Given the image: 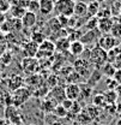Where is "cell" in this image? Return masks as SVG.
Masks as SVG:
<instances>
[{"instance_id": "cell-1", "label": "cell", "mask_w": 121, "mask_h": 125, "mask_svg": "<svg viewBox=\"0 0 121 125\" xmlns=\"http://www.w3.org/2000/svg\"><path fill=\"white\" fill-rule=\"evenodd\" d=\"M89 62H90V64L92 66H95V69L101 70L108 62V53L104 49H102L100 46L96 45L92 49H90Z\"/></svg>"}, {"instance_id": "cell-2", "label": "cell", "mask_w": 121, "mask_h": 125, "mask_svg": "<svg viewBox=\"0 0 121 125\" xmlns=\"http://www.w3.org/2000/svg\"><path fill=\"white\" fill-rule=\"evenodd\" d=\"M74 5L76 2L73 0H58L54 4V12L56 16L70 18L74 15Z\"/></svg>"}, {"instance_id": "cell-3", "label": "cell", "mask_w": 121, "mask_h": 125, "mask_svg": "<svg viewBox=\"0 0 121 125\" xmlns=\"http://www.w3.org/2000/svg\"><path fill=\"white\" fill-rule=\"evenodd\" d=\"M31 96H32V90L30 88H28L27 85H24L12 93V105L18 108V107L23 106Z\"/></svg>"}, {"instance_id": "cell-4", "label": "cell", "mask_w": 121, "mask_h": 125, "mask_svg": "<svg viewBox=\"0 0 121 125\" xmlns=\"http://www.w3.org/2000/svg\"><path fill=\"white\" fill-rule=\"evenodd\" d=\"M56 48H55V43L50 40H46L41 45H38V49H37V54L36 58L38 60H43V59H48L52 58L53 54L55 53Z\"/></svg>"}, {"instance_id": "cell-5", "label": "cell", "mask_w": 121, "mask_h": 125, "mask_svg": "<svg viewBox=\"0 0 121 125\" xmlns=\"http://www.w3.org/2000/svg\"><path fill=\"white\" fill-rule=\"evenodd\" d=\"M20 65H22V70L28 76L36 75L41 69V62L37 58H23Z\"/></svg>"}, {"instance_id": "cell-6", "label": "cell", "mask_w": 121, "mask_h": 125, "mask_svg": "<svg viewBox=\"0 0 121 125\" xmlns=\"http://www.w3.org/2000/svg\"><path fill=\"white\" fill-rule=\"evenodd\" d=\"M5 120L7 124L12 125H20L22 124V117L18 108L11 105V106H6L5 107Z\"/></svg>"}, {"instance_id": "cell-7", "label": "cell", "mask_w": 121, "mask_h": 125, "mask_svg": "<svg viewBox=\"0 0 121 125\" xmlns=\"http://www.w3.org/2000/svg\"><path fill=\"white\" fill-rule=\"evenodd\" d=\"M118 45V41H116V39H115V36H113V35H101V37L98 39V41H97V46H100L102 49H104L106 52H109L110 49H113V48H115Z\"/></svg>"}, {"instance_id": "cell-8", "label": "cell", "mask_w": 121, "mask_h": 125, "mask_svg": "<svg viewBox=\"0 0 121 125\" xmlns=\"http://www.w3.org/2000/svg\"><path fill=\"white\" fill-rule=\"evenodd\" d=\"M90 66L91 64L89 60L86 59H83V58H78L74 64H73V70L76 71L77 73H79L82 77H85V76H90Z\"/></svg>"}, {"instance_id": "cell-9", "label": "cell", "mask_w": 121, "mask_h": 125, "mask_svg": "<svg viewBox=\"0 0 121 125\" xmlns=\"http://www.w3.org/2000/svg\"><path fill=\"white\" fill-rule=\"evenodd\" d=\"M47 97L50 99V100H53L55 104H59V105H60L61 102L66 99V95H65V87H61V85L54 87L53 89L49 90Z\"/></svg>"}, {"instance_id": "cell-10", "label": "cell", "mask_w": 121, "mask_h": 125, "mask_svg": "<svg viewBox=\"0 0 121 125\" xmlns=\"http://www.w3.org/2000/svg\"><path fill=\"white\" fill-rule=\"evenodd\" d=\"M65 95H66L67 100L78 101L79 96H80V87H79V84L68 83L67 85H65Z\"/></svg>"}, {"instance_id": "cell-11", "label": "cell", "mask_w": 121, "mask_h": 125, "mask_svg": "<svg viewBox=\"0 0 121 125\" xmlns=\"http://www.w3.org/2000/svg\"><path fill=\"white\" fill-rule=\"evenodd\" d=\"M25 83H24V78L22 77L20 75H12L11 77L7 78V83H6V87L9 89V92L13 93L15 90L24 87Z\"/></svg>"}, {"instance_id": "cell-12", "label": "cell", "mask_w": 121, "mask_h": 125, "mask_svg": "<svg viewBox=\"0 0 121 125\" xmlns=\"http://www.w3.org/2000/svg\"><path fill=\"white\" fill-rule=\"evenodd\" d=\"M100 37H101V31L98 29H93V30H88L85 34H82L79 41L85 46V45L93 43L95 41H98Z\"/></svg>"}, {"instance_id": "cell-13", "label": "cell", "mask_w": 121, "mask_h": 125, "mask_svg": "<svg viewBox=\"0 0 121 125\" xmlns=\"http://www.w3.org/2000/svg\"><path fill=\"white\" fill-rule=\"evenodd\" d=\"M37 49H38V45H36L31 40L24 42L22 45V52H23V54H24L25 58H36Z\"/></svg>"}, {"instance_id": "cell-14", "label": "cell", "mask_w": 121, "mask_h": 125, "mask_svg": "<svg viewBox=\"0 0 121 125\" xmlns=\"http://www.w3.org/2000/svg\"><path fill=\"white\" fill-rule=\"evenodd\" d=\"M24 83L27 87H29L31 90L32 89H37L38 87L43 85L45 84V78L42 77L41 75H31V76H28V77L24 79Z\"/></svg>"}, {"instance_id": "cell-15", "label": "cell", "mask_w": 121, "mask_h": 125, "mask_svg": "<svg viewBox=\"0 0 121 125\" xmlns=\"http://www.w3.org/2000/svg\"><path fill=\"white\" fill-rule=\"evenodd\" d=\"M20 22H22L23 28L30 29V28L36 25V23H37V16H36V13H34V12L27 11L25 15L23 16V18L20 19Z\"/></svg>"}, {"instance_id": "cell-16", "label": "cell", "mask_w": 121, "mask_h": 125, "mask_svg": "<svg viewBox=\"0 0 121 125\" xmlns=\"http://www.w3.org/2000/svg\"><path fill=\"white\" fill-rule=\"evenodd\" d=\"M40 13L42 16H48L54 12V1L53 0H38Z\"/></svg>"}, {"instance_id": "cell-17", "label": "cell", "mask_w": 121, "mask_h": 125, "mask_svg": "<svg viewBox=\"0 0 121 125\" xmlns=\"http://www.w3.org/2000/svg\"><path fill=\"white\" fill-rule=\"evenodd\" d=\"M68 51H70V53H71L72 55H74V57H79V55H82V54L84 53V51H85V46H84L79 40H76V41H72V42H71Z\"/></svg>"}, {"instance_id": "cell-18", "label": "cell", "mask_w": 121, "mask_h": 125, "mask_svg": "<svg viewBox=\"0 0 121 125\" xmlns=\"http://www.w3.org/2000/svg\"><path fill=\"white\" fill-rule=\"evenodd\" d=\"M114 24H113V21L110 18H98V25H97V29L101 31V32H109V31L113 29Z\"/></svg>"}, {"instance_id": "cell-19", "label": "cell", "mask_w": 121, "mask_h": 125, "mask_svg": "<svg viewBox=\"0 0 121 125\" xmlns=\"http://www.w3.org/2000/svg\"><path fill=\"white\" fill-rule=\"evenodd\" d=\"M9 11H10V13L12 16V18L22 19L23 16L25 15V12H27V9H24V7L17 5V4H12V5L10 6V10H9Z\"/></svg>"}, {"instance_id": "cell-20", "label": "cell", "mask_w": 121, "mask_h": 125, "mask_svg": "<svg viewBox=\"0 0 121 125\" xmlns=\"http://www.w3.org/2000/svg\"><path fill=\"white\" fill-rule=\"evenodd\" d=\"M88 15V4L84 1H77L74 5V16L78 18L85 17Z\"/></svg>"}, {"instance_id": "cell-21", "label": "cell", "mask_w": 121, "mask_h": 125, "mask_svg": "<svg viewBox=\"0 0 121 125\" xmlns=\"http://www.w3.org/2000/svg\"><path fill=\"white\" fill-rule=\"evenodd\" d=\"M71 45V41L68 40V37H60L56 42H55V48L59 52H67Z\"/></svg>"}, {"instance_id": "cell-22", "label": "cell", "mask_w": 121, "mask_h": 125, "mask_svg": "<svg viewBox=\"0 0 121 125\" xmlns=\"http://www.w3.org/2000/svg\"><path fill=\"white\" fill-rule=\"evenodd\" d=\"M98 11H100V4H98L96 0L90 1V2L88 4V17L91 18V17L97 16Z\"/></svg>"}, {"instance_id": "cell-23", "label": "cell", "mask_w": 121, "mask_h": 125, "mask_svg": "<svg viewBox=\"0 0 121 125\" xmlns=\"http://www.w3.org/2000/svg\"><path fill=\"white\" fill-rule=\"evenodd\" d=\"M115 71H116V69H115V66H114L112 62H107L106 65L101 69L102 75H106L108 78L113 77V76H114V73H115Z\"/></svg>"}, {"instance_id": "cell-24", "label": "cell", "mask_w": 121, "mask_h": 125, "mask_svg": "<svg viewBox=\"0 0 121 125\" xmlns=\"http://www.w3.org/2000/svg\"><path fill=\"white\" fill-rule=\"evenodd\" d=\"M80 87V96H79V100H84V99H88L92 93V87H90L88 83L86 84H79Z\"/></svg>"}, {"instance_id": "cell-25", "label": "cell", "mask_w": 121, "mask_h": 125, "mask_svg": "<svg viewBox=\"0 0 121 125\" xmlns=\"http://www.w3.org/2000/svg\"><path fill=\"white\" fill-rule=\"evenodd\" d=\"M30 39H31V41H32V42H35L36 45H41L43 41H46V35L41 30L34 31V32L31 34Z\"/></svg>"}, {"instance_id": "cell-26", "label": "cell", "mask_w": 121, "mask_h": 125, "mask_svg": "<svg viewBox=\"0 0 121 125\" xmlns=\"http://www.w3.org/2000/svg\"><path fill=\"white\" fill-rule=\"evenodd\" d=\"M49 93V88L43 84L41 87H38L37 89L32 90V96H36V97H47V95Z\"/></svg>"}, {"instance_id": "cell-27", "label": "cell", "mask_w": 121, "mask_h": 125, "mask_svg": "<svg viewBox=\"0 0 121 125\" xmlns=\"http://www.w3.org/2000/svg\"><path fill=\"white\" fill-rule=\"evenodd\" d=\"M104 96V101H106V105H114L116 99H118V94L115 93V90H108L107 93L103 94Z\"/></svg>"}, {"instance_id": "cell-28", "label": "cell", "mask_w": 121, "mask_h": 125, "mask_svg": "<svg viewBox=\"0 0 121 125\" xmlns=\"http://www.w3.org/2000/svg\"><path fill=\"white\" fill-rule=\"evenodd\" d=\"M56 105H58V104H55L53 100H50V99L46 97V100L42 102L41 108L43 109L45 112H53V111H54V108L56 107Z\"/></svg>"}, {"instance_id": "cell-29", "label": "cell", "mask_w": 121, "mask_h": 125, "mask_svg": "<svg viewBox=\"0 0 121 125\" xmlns=\"http://www.w3.org/2000/svg\"><path fill=\"white\" fill-rule=\"evenodd\" d=\"M47 28H48V29H50L52 31H54V32L62 29V28H61V25H60V23H59V21H58V17H53V18L47 23Z\"/></svg>"}, {"instance_id": "cell-30", "label": "cell", "mask_w": 121, "mask_h": 125, "mask_svg": "<svg viewBox=\"0 0 121 125\" xmlns=\"http://www.w3.org/2000/svg\"><path fill=\"white\" fill-rule=\"evenodd\" d=\"M97 25H98V18L97 17H91L90 19H88V22L85 23V27H86L88 30L97 29Z\"/></svg>"}, {"instance_id": "cell-31", "label": "cell", "mask_w": 121, "mask_h": 125, "mask_svg": "<svg viewBox=\"0 0 121 125\" xmlns=\"http://www.w3.org/2000/svg\"><path fill=\"white\" fill-rule=\"evenodd\" d=\"M27 10L30 11V12H34V13L40 12V4H38V0H30Z\"/></svg>"}, {"instance_id": "cell-32", "label": "cell", "mask_w": 121, "mask_h": 125, "mask_svg": "<svg viewBox=\"0 0 121 125\" xmlns=\"http://www.w3.org/2000/svg\"><path fill=\"white\" fill-rule=\"evenodd\" d=\"M11 62H12V54L6 51V52L2 54V57L0 58V62H1L4 66H9Z\"/></svg>"}, {"instance_id": "cell-33", "label": "cell", "mask_w": 121, "mask_h": 125, "mask_svg": "<svg viewBox=\"0 0 121 125\" xmlns=\"http://www.w3.org/2000/svg\"><path fill=\"white\" fill-rule=\"evenodd\" d=\"M104 105H106V101H104L103 94H98V95L93 96V106L101 107V106H104Z\"/></svg>"}, {"instance_id": "cell-34", "label": "cell", "mask_w": 121, "mask_h": 125, "mask_svg": "<svg viewBox=\"0 0 121 125\" xmlns=\"http://www.w3.org/2000/svg\"><path fill=\"white\" fill-rule=\"evenodd\" d=\"M68 113H72V114H74V115H78L79 113H82V106L79 105L78 101H73V104H72L71 108L68 111Z\"/></svg>"}, {"instance_id": "cell-35", "label": "cell", "mask_w": 121, "mask_h": 125, "mask_svg": "<svg viewBox=\"0 0 121 125\" xmlns=\"http://www.w3.org/2000/svg\"><path fill=\"white\" fill-rule=\"evenodd\" d=\"M53 112H54V114H56V117H60V118H64V117L67 115V113H68L61 105H56V107L54 108Z\"/></svg>"}, {"instance_id": "cell-36", "label": "cell", "mask_w": 121, "mask_h": 125, "mask_svg": "<svg viewBox=\"0 0 121 125\" xmlns=\"http://www.w3.org/2000/svg\"><path fill=\"white\" fill-rule=\"evenodd\" d=\"M97 114H98V108L96 106L91 105V106H89L86 108V115H89L91 119H93L95 117H97Z\"/></svg>"}, {"instance_id": "cell-37", "label": "cell", "mask_w": 121, "mask_h": 125, "mask_svg": "<svg viewBox=\"0 0 121 125\" xmlns=\"http://www.w3.org/2000/svg\"><path fill=\"white\" fill-rule=\"evenodd\" d=\"M10 6H11V4L9 2V0H0V11L2 13H5L6 11H9L10 10Z\"/></svg>"}, {"instance_id": "cell-38", "label": "cell", "mask_w": 121, "mask_h": 125, "mask_svg": "<svg viewBox=\"0 0 121 125\" xmlns=\"http://www.w3.org/2000/svg\"><path fill=\"white\" fill-rule=\"evenodd\" d=\"M113 79L118 83V84H121V69H118L116 71H115V73H114V76H113Z\"/></svg>"}, {"instance_id": "cell-39", "label": "cell", "mask_w": 121, "mask_h": 125, "mask_svg": "<svg viewBox=\"0 0 121 125\" xmlns=\"http://www.w3.org/2000/svg\"><path fill=\"white\" fill-rule=\"evenodd\" d=\"M113 65L115 66L116 70H118V69H121V53H119V54L116 55V58H115L114 62H113Z\"/></svg>"}, {"instance_id": "cell-40", "label": "cell", "mask_w": 121, "mask_h": 125, "mask_svg": "<svg viewBox=\"0 0 121 125\" xmlns=\"http://www.w3.org/2000/svg\"><path fill=\"white\" fill-rule=\"evenodd\" d=\"M107 85H109L108 88H109V90H114V88L116 87V85H119L113 78H108L107 79Z\"/></svg>"}, {"instance_id": "cell-41", "label": "cell", "mask_w": 121, "mask_h": 125, "mask_svg": "<svg viewBox=\"0 0 121 125\" xmlns=\"http://www.w3.org/2000/svg\"><path fill=\"white\" fill-rule=\"evenodd\" d=\"M5 21H6V17H5V13H2L1 11H0V27L5 23Z\"/></svg>"}, {"instance_id": "cell-42", "label": "cell", "mask_w": 121, "mask_h": 125, "mask_svg": "<svg viewBox=\"0 0 121 125\" xmlns=\"http://www.w3.org/2000/svg\"><path fill=\"white\" fill-rule=\"evenodd\" d=\"M6 52V45H2V43H0V58L2 57V54Z\"/></svg>"}, {"instance_id": "cell-43", "label": "cell", "mask_w": 121, "mask_h": 125, "mask_svg": "<svg viewBox=\"0 0 121 125\" xmlns=\"http://www.w3.org/2000/svg\"><path fill=\"white\" fill-rule=\"evenodd\" d=\"M0 125H7L6 120H5V119H1V118H0Z\"/></svg>"}, {"instance_id": "cell-44", "label": "cell", "mask_w": 121, "mask_h": 125, "mask_svg": "<svg viewBox=\"0 0 121 125\" xmlns=\"http://www.w3.org/2000/svg\"><path fill=\"white\" fill-rule=\"evenodd\" d=\"M73 1H74V2H77V1H84V0H73ZM84 2H85V1H84Z\"/></svg>"}, {"instance_id": "cell-45", "label": "cell", "mask_w": 121, "mask_h": 125, "mask_svg": "<svg viewBox=\"0 0 121 125\" xmlns=\"http://www.w3.org/2000/svg\"><path fill=\"white\" fill-rule=\"evenodd\" d=\"M97 2H102V1H104V0H96Z\"/></svg>"}, {"instance_id": "cell-46", "label": "cell", "mask_w": 121, "mask_h": 125, "mask_svg": "<svg viewBox=\"0 0 121 125\" xmlns=\"http://www.w3.org/2000/svg\"><path fill=\"white\" fill-rule=\"evenodd\" d=\"M101 125H103V124H101Z\"/></svg>"}]
</instances>
